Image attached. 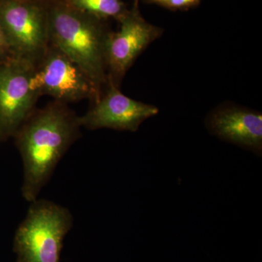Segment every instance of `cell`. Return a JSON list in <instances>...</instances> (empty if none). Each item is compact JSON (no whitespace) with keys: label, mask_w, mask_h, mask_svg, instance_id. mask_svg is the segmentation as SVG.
Wrapping results in <instances>:
<instances>
[{"label":"cell","mask_w":262,"mask_h":262,"mask_svg":"<svg viewBox=\"0 0 262 262\" xmlns=\"http://www.w3.org/2000/svg\"><path fill=\"white\" fill-rule=\"evenodd\" d=\"M79 116L67 103L53 101L36 108L13 136L24 165L21 192L36 201L58 163L82 136Z\"/></svg>","instance_id":"1"},{"label":"cell","mask_w":262,"mask_h":262,"mask_svg":"<svg viewBox=\"0 0 262 262\" xmlns=\"http://www.w3.org/2000/svg\"><path fill=\"white\" fill-rule=\"evenodd\" d=\"M50 43L75 61L102 94L108 82L105 20L76 9L65 0H47Z\"/></svg>","instance_id":"2"},{"label":"cell","mask_w":262,"mask_h":262,"mask_svg":"<svg viewBox=\"0 0 262 262\" xmlns=\"http://www.w3.org/2000/svg\"><path fill=\"white\" fill-rule=\"evenodd\" d=\"M14 237L17 262H61L63 239L73 227L68 208L41 199L30 203Z\"/></svg>","instance_id":"3"},{"label":"cell","mask_w":262,"mask_h":262,"mask_svg":"<svg viewBox=\"0 0 262 262\" xmlns=\"http://www.w3.org/2000/svg\"><path fill=\"white\" fill-rule=\"evenodd\" d=\"M0 24L14 56L36 64L50 44L47 0H0Z\"/></svg>","instance_id":"4"},{"label":"cell","mask_w":262,"mask_h":262,"mask_svg":"<svg viewBox=\"0 0 262 262\" xmlns=\"http://www.w3.org/2000/svg\"><path fill=\"white\" fill-rule=\"evenodd\" d=\"M33 85L39 96L47 95L64 103L84 99L93 103L101 95L89 75L51 43L34 66Z\"/></svg>","instance_id":"5"},{"label":"cell","mask_w":262,"mask_h":262,"mask_svg":"<svg viewBox=\"0 0 262 262\" xmlns=\"http://www.w3.org/2000/svg\"><path fill=\"white\" fill-rule=\"evenodd\" d=\"M34 66L19 57L0 60V142L13 138L36 110Z\"/></svg>","instance_id":"6"},{"label":"cell","mask_w":262,"mask_h":262,"mask_svg":"<svg viewBox=\"0 0 262 262\" xmlns=\"http://www.w3.org/2000/svg\"><path fill=\"white\" fill-rule=\"evenodd\" d=\"M117 20L120 28L110 32L106 41V66L108 80L120 87L139 55L162 35L163 31L143 18L138 0Z\"/></svg>","instance_id":"7"},{"label":"cell","mask_w":262,"mask_h":262,"mask_svg":"<svg viewBox=\"0 0 262 262\" xmlns=\"http://www.w3.org/2000/svg\"><path fill=\"white\" fill-rule=\"evenodd\" d=\"M105 87L89 111L79 117L81 127L91 130L108 128L136 132L146 120L159 113V108L154 105L125 96L110 80Z\"/></svg>","instance_id":"8"},{"label":"cell","mask_w":262,"mask_h":262,"mask_svg":"<svg viewBox=\"0 0 262 262\" xmlns=\"http://www.w3.org/2000/svg\"><path fill=\"white\" fill-rule=\"evenodd\" d=\"M206 124L208 130L222 140L261 157L262 115L259 112L235 106H223L212 112Z\"/></svg>","instance_id":"9"},{"label":"cell","mask_w":262,"mask_h":262,"mask_svg":"<svg viewBox=\"0 0 262 262\" xmlns=\"http://www.w3.org/2000/svg\"><path fill=\"white\" fill-rule=\"evenodd\" d=\"M76 9L106 20H118L127 10L122 0H65Z\"/></svg>","instance_id":"10"},{"label":"cell","mask_w":262,"mask_h":262,"mask_svg":"<svg viewBox=\"0 0 262 262\" xmlns=\"http://www.w3.org/2000/svg\"><path fill=\"white\" fill-rule=\"evenodd\" d=\"M155 3L170 9H186L199 4L200 0H155Z\"/></svg>","instance_id":"11"},{"label":"cell","mask_w":262,"mask_h":262,"mask_svg":"<svg viewBox=\"0 0 262 262\" xmlns=\"http://www.w3.org/2000/svg\"><path fill=\"white\" fill-rule=\"evenodd\" d=\"M12 57H14V55L4 29L0 24V60L8 59Z\"/></svg>","instance_id":"12"},{"label":"cell","mask_w":262,"mask_h":262,"mask_svg":"<svg viewBox=\"0 0 262 262\" xmlns=\"http://www.w3.org/2000/svg\"><path fill=\"white\" fill-rule=\"evenodd\" d=\"M151 1L154 2L155 3V0H151Z\"/></svg>","instance_id":"13"}]
</instances>
